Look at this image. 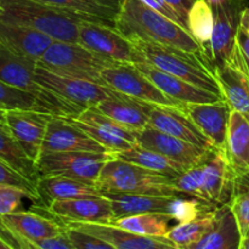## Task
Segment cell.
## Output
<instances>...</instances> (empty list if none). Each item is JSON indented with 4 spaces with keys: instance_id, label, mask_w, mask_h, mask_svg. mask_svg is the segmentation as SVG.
I'll list each match as a JSON object with an SVG mask.
<instances>
[{
    "instance_id": "1",
    "label": "cell",
    "mask_w": 249,
    "mask_h": 249,
    "mask_svg": "<svg viewBox=\"0 0 249 249\" xmlns=\"http://www.w3.org/2000/svg\"><path fill=\"white\" fill-rule=\"evenodd\" d=\"M114 28L129 40L152 41L206 55L201 44L187 29L151 9L141 0H122Z\"/></svg>"
},
{
    "instance_id": "2",
    "label": "cell",
    "mask_w": 249,
    "mask_h": 249,
    "mask_svg": "<svg viewBox=\"0 0 249 249\" xmlns=\"http://www.w3.org/2000/svg\"><path fill=\"white\" fill-rule=\"evenodd\" d=\"M130 41L146 62H150L160 70L177 75L196 87L223 96L220 85L214 73V65L208 56L152 41Z\"/></svg>"
},
{
    "instance_id": "3",
    "label": "cell",
    "mask_w": 249,
    "mask_h": 249,
    "mask_svg": "<svg viewBox=\"0 0 249 249\" xmlns=\"http://www.w3.org/2000/svg\"><path fill=\"white\" fill-rule=\"evenodd\" d=\"M0 17L41 32L53 40L78 43L79 23L84 19L38 0H4Z\"/></svg>"
},
{
    "instance_id": "4",
    "label": "cell",
    "mask_w": 249,
    "mask_h": 249,
    "mask_svg": "<svg viewBox=\"0 0 249 249\" xmlns=\"http://www.w3.org/2000/svg\"><path fill=\"white\" fill-rule=\"evenodd\" d=\"M36 67L38 61L19 55L0 43V80L33 92L48 105L53 116L77 117L84 108L41 87L36 82Z\"/></svg>"
},
{
    "instance_id": "5",
    "label": "cell",
    "mask_w": 249,
    "mask_h": 249,
    "mask_svg": "<svg viewBox=\"0 0 249 249\" xmlns=\"http://www.w3.org/2000/svg\"><path fill=\"white\" fill-rule=\"evenodd\" d=\"M172 179L114 157L102 168L96 186L100 191L179 196Z\"/></svg>"
},
{
    "instance_id": "6",
    "label": "cell",
    "mask_w": 249,
    "mask_h": 249,
    "mask_svg": "<svg viewBox=\"0 0 249 249\" xmlns=\"http://www.w3.org/2000/svg\"><path fill=\"white\" fill-rule=\"evenodd\" d=\"M114 62L79 43L53 40L38 60V66L58 74L83 78L104 85L101 71Z\"/></svg>"
},
{
    "instance_id": "7",
    "label": "cell",
    "mask_w": 249,
    "mask_h": 249,
    "mask_svg": "<svg viewBox=\"0 0 249 249\" xmlns=\"http://www.w3.org/2000/svg\"><path fill=\"white\" fill-rule=\"evenodd\" d=\"M113 152H53L40 155L36 169L40 175H65L96 185Z\"/></svg>"
},
{
    "instance_id": "8",
    "label": "cell",
    "mask_w": 249,
    "mask_h": 249,
    "mask_svg": "<svg viewBox=\"0 0 249 249\" xmlns=\"http://www.w3.org/2000/svg\"><path fill=\"white\" fill-rule=\"evenodd\" d=\"M78 43L116 62L131 65L143 62V58L135 50L134 44L108 24L80 21Z\"/></svg>"
},
{
    "instance_id": "9",
    "label": "cell",
    "mask_w": 249,
    "mask_h": 249,
    "mask_svg": "<svg viewBox=\"0 0 249 249\" xmlns=\"http://www.w3.org/2000/svg\"><path fill=\"white\" fill-rule=\"evenodd\" d=\"M36 78L41 87L83 108L96 106L102 100L119 94L106 85L83 78L58 74L40 66L36 67Z\"/></svg>"
},
{
    "instance_id": "10",
    "label": "cell",
    "mask_w": 249,
    "mask_h": 249,
    "mask_svg": "<svg viewBox=\"0 0 249 249\" xmlns=\"http://www.w3.org/2000/svg\"><path fill=\"white\" fill-rule=\"evenodd\" d=\"M101 79L106 87L134 99L155 105L179 106L131 63L114 62L107 66L101 71Z\"/></svg>"
},
{
    "instance_id": "11",
    "label": "cell",
    "mask_w": 249,
    "mask_h": 249,
    "mask_svg": "<svg viewBox=\"0 0 249 249\" xmlns=\"http://www.w3.org/2000/svg\"><path fill=\"white\" fill-rule=\"evenodd\" d=\"M67 118L113 153L138 145V131L117 123L95 106L87 107L74 118Z\"/></svg>"
},
{
    "instance_id": "12",
    "label": "cell",
    "mask_w": 249,
    "mask_h": 249,
    "mask_svg": "<svg viewBox=\"0 0 249 249\" xmlns=\"http://www.w3.org/2000/svg\"><path fill=\"white\" fill-rule=\"evenodd\" d=\"M202 201L221 206L235 195L236 177L229 164L225 150L212 148L201 162Z\"/></svg>"
},
{
    "instance_id": "13",
    "label": "cell",
    "mask_w": 249,
    "mask_h": 249,
    "mask_svg": "<svg viewBox=\"0 0 249 249\" xmlns=\"http://www.w3.org/2000/svg\"><path fill=\"white\" fill-rule=\"evenodd\" d=\"M214 73L231 109L249 116V71L237 43L223 63L214 66Z\"/></svg>"
},
{
    "instance_id": "14",
    "label": "cell",
    "mask_w": 249,
    "mask_h": 249,
    "mask_svg": "<svg viewBox=\"0 0 249 249\" xmlns=\"http://www.w3.org/2000/svg\"><path fill=\"white\" fill-rule=\"evenodd\" d=\"M53 152H111L78 128L67 117L51 116L40 155ZM40 157V156H39Z\"/></svg>"
},
{
    "instance_id": "15",
    "label": "cell",
    "mask_w": 249,
    "mask_h": 249,
    "mask_svg": "<svg viewBox=\"0 0 249 249\" xmlns=\"http://www.w3.org/2000/svg\"><path fill=\"white\" fill-rule=\"evenodd\" d=\"M138 145L165 156L182 168L192 167L204 160L212 148H203L182 139L147 125L138 131Z\"/></svg>"
},
{
    "instance_id": "16",
    "label": "cell",
    "mask_w": 249,
    "mask_h": 249,
    "mask_svg": "<svg viewBox=\"0 0 249 249\" xmlns=\"http://www.w3.org/2000/svg\"><path fill=\"white\" fill-rule=\"evenodd\" d=\"M67 228L90 233L108 243L112 249H177L165 237H152L134 233L112 223H63Z\"/></svg>"
},
{
    "instance_id": "17",
    "label": "cell",
    "mask_w": 249,
    "mask_h": 249,
    "mask_svg": "<svg viewBox=\"0 0 249 249\" xmlns=\"http://www.w3.org/2000/svg\"><path fill=\"white\" fill-rule=\"evenodd\" d=\"M136 68L148 78L163 94L167 95L177 104H207L224 100L223 96L209 90L196 87L174 74L164 72L150 62L134 63Z\"/></svg>"
},
{
    "instance_id": "18",
    "label": "cell",
    "mask_w": 249,
    "mask_h": 249,
    "mask_svg": "<svg viewBox=\"0 0 249 249\" xmlns=\"http://www.w3.org/2000/svg\"><path fill=\"white\" fill-rule=\"evenodd\" d=\"M246 6V0H228L213 7L215 22L211 41V58L214 66L223 63L230 56L236 44L241 15Z\"/></svg>"
},
{
    "instance_id": "19",
    "label": "cell",
    "mask_w": 249,
    "mask_h": 249,
    "mask_svg": "<svg viewBox=\"0 0 249 249\" xmlns=\"http://www.w3.org/2000/svg\"><path fill=\"white\" fill-rule=\"evenodd\" d=\"M180 108L207 136L216 150H225L231 107L225 100L207 104H180Z\"/></svg>"
},
{
    "instance_id": "20",
    "label": "cell",
    "mask_w": 249,
    "mask_h": 249,
    "mask_svg": "<svg viewBox=\"0 0 249 249\" xmlns=\"http://www.w3.org/2000/svg\"><path fill=\"white\" fill-rule=\"evenodd\" d=\"M5 116L18 145L36 163L48 123L53 114L32 109H9L5 111Z\"/></svg>"
},
{
    "instance_id": "21",
    "label": "cell",
    "mask_w": 249,
    "mask_h": 249,
    "mask_svg": "<svg viewBox=\"0 0 249 249\" xmlns=\"http://www.w3.org/2000/svg\"><path fill=\"white\" fill-rule=\"evenodd\" d=\"M43 208L55 218L60 219L61 223H112L114 219L111 201L104 195L60 199Z\"/></svg>"
},
{
    "instance_id": "22",
    "label": "cell",
    "mask_w": 249,
    "mask_h": 249,
    "mask_svg": "<svg viewBox=\"0 0 249 249\" xmlns=\"http://www.w3.org/2000/svg\"><path fill=\"white\" fill-rule=\"evenodd\" d=\"M148 125L203 148H214L207 136L195 125L179 106L151 104Z\"/></svg>"
},
{
    "instance_id": "23",
    "label": "cell",
    "mask_w": 249,
    "mask_h": 249,
    "mask_svg": "<svg viewBox=\"0 0 249 249\" xmlns=\"http://www.w3.org/2000/svg\"><path fill=\"white\" fill-rule=\"evenodd\" d=\"M6 228L21 242L23 249H32V243L65 232L66 225L33 212L17 211L0 216Z\"/></svg>"
},
{
    "instance_id": "24",
    "label": "cell",
    "mask_w": 249,
    "mask_h": 249,
    "mask_svg": "<svg viewBox=\"0 0 249 249\" xmlns=\"http://www.w3.org/2000/svg\"><path fill=\"white\" fill-rule=\"evenodd\" d=\"M53 41L36 29L0 17V43L19 55L38 61Z\"/></svg>"
},
{
    "instance_id": "25",
    "label": "cell",
    "mask_w": 249,
    "mask_h": 249,
    "mask_svg": "<svg viewBox=\"0 0 249 249\" xmlns=\"http://www.w3.org/2000/svg\"><path fill=\"white\" fill-rule=\"evenodd\" d=\"M225 153L236 181L249 178V116L231 111Z\"/></svg>"
},
{
    "instance_id": "26",
    "label": "cell",
    "mask_w": 249,
    "mask_h": 249,
    "mask_svg": "<svg viewBox=\"0 0 249 249\" xmlns=\"http://www.w3.org/2000/svg\"><path fill=\"white\" fill-rule=\"evenodd\" d=\"M36 192L43 207H48L50 203L60 199L102 195L95 184L65 175H40L36 181Z\"/></svg>"
},
{
    "instance_id": "27",
    "label": "cell",
    "mask_w": 249,
    "mask_h": 249,
    "mask_svg": "<svg viewBox=\"0 0 249 249\" xmlns=\"http://www.w3.org/2000/svg\"><path fill=\"white\" fill-rule=\"evenodd\" d=\"M95 107L117 123L135 131L146 128L150 121V102L134 99L122 92L102 100Z\"/></svg>"
},
{
    "instance_id": "28",
    "label": "cell",
    "mask_w": 249,
    "mask_h": 249,
    "mask_svg": "<svg viewBox=\"0 0 249 249\" xmlns=\"http://www.w3.org/2000/svg\"><path fill=\"white\" fill-rule=\"evenodd\" d=\"M101 194L111 201L112 207H113V220L122 218V216L141 213L168 214V209H169L172 199L174 197L111 191H101Z\"/></svg>"
},
{
    "instance_id": "29",
    "label": "cell",
    "mask_w": 249,
    "mask_h": 249,
    "mask_svg": "<svg viewBox=\"0 0 249 249\" xmlns=\"http://www.w3.org/2000/svg\"><path fill=\"white\" fill-rule=\"evenodd\" d=\"M241 240L242 236L237 220L231 211L230 203H225L216 209L213 229L190 249H240Z\"/></svg>"
},
{
    "instance_id": "30",
    "label": "cell",
    "mask_w": 249,
    "mask_h": 249,
    "mask_svg": "<svg viewBox=\"0 0 249 249\" xmlns=\"http://www.w3.org/2000/svg\"><path fill=\"white\" fill-rule=\"evenodd\" d=\"M56 9L74 15L84 21L114 27L122 0H38Z\"/></svg>"
},
{
    "instance_id": "31",
    "label": "cell",
    "mask_w": 249,
    "mask_h": 249,
    "mask_svg": "<svg viewBox=\"0 0 249 249\" xmlns=\"http://www.w3.org/2000/svg\"><path fill=\"white\" fill-rule=\"evenodd\" d=\"M0 158L34 184H36L40 178L36 163L26 155L12 135L5 116V109L2 108H0Z\"/></svg>"
},
{
    "instance_id": "32",
    "label": "cell",
    "mask_w": 249,
    "mask_h": 249,
    "mask_svg": "<svg viewBox=\"0 0 249 249\" xmlns=\"http://www.w3.org/2000/svg\"><path fill=\"white\" fill-rule=\"evenodd\" d=\"M114 156L119 160L134 163L139 167H142L145 169L151 170V172L158 173V174L165 175V177L169 178H177L184 170H186L181 165L170 160L165 156L142 147L140 145L134 146L129 150L119 151V152L114 153Z\"/></svg>"
},
{
    "instance_id": "33",
    "label": "cell",
    "mask_w": 249,
    "mask_h": 249,
    "mask_svg": "<svg viewBox=\"0 0 249 249\" xmlns=\"http://www.w3.org/2000/svg\"><path fill=\"white\" fill-rule=\"evenodd\" d=\"M218 207L202 214L197 219L186 223H179L178 225L173 226L167 232L165 238H168L177 249H190L194 243L198 242L213 229Z\"/></svg>"
},
{
    "instance_id": "34",
    "label": "cell",
    "mask_w": 249,
    "mask_h": 249,
    "mask_svg": "<svg viewBox=\"0 0 249 249\" xmlns=\"http://www.w3.org/2000/svg\"><path fill=\"white\" fill-rule=\"evenodd\" d=\"M215 15L206 0H196L187 14V27L191 36L201 44L206 55L211 58V41ZM212 61V58H211Z\"/></svg>"
},
{
    "instance_id": "35",
    "label": "cell",
    "mask_w": 249,
    "mask_h": 249,
    "mask_svg": "<svg viewBox=\"0 0 249 249\" xmlns=\"http://www.w3.org/2000/svg\"><path fill=\"white\" fill-rule=\"evenodd\" d=\"M170 220L173 219L164 213H141L122 216L112 221V224L138 235L165 237L169 231Z\"/></svg>"
},
{
    "instance_id": "36",
    "label": "cell",
    "mask_w": 249,
    "mask_h": 249,
    "mask_svg": "<svg viewBox=\"0 0 249 249\" xmlns=\"http://www.w3.org/2000/svg\"><path fill=\"white\" fill-rule=\"evenodd\" d=\"M0 108L9 109H32V111L44 112L53 114L48 105L27 90L10 85L0 80Z\"/></svg>"
},
{
    "instance_id": "37",
    "label": "cell",
    "mask_w": 249,
    "mask_h": 249,
    "mask_svg": "<svg viewBox=\"0 0 249 249\" xmlns=\"http://www.w3.org/2000/svg\"><path fill=\"white\" fill-rule=\"evenodd\" d=\"M0 184H7L19 187L28 194L29 199H32L33 202H39L36 184H34L28 178L14 169L11 165L7 164L1 158H0Z\"/></svg>"
},
{
    "instance_id": "38",
    "label": "cell",
    "mask_w": 249,
    "mask_h": 249,
    "mask_svg": "<svg viewBox=\"0 0 249 249\" xmlns=\"http://www.w3.org/2000/svg\"><path fill=\"white\" fill-rule=\"evenodd\" d=\"M229 203L237 220L241 236L246 237L249 235V186L238 190Z\"/></svg>"
},
{
    "instance_id": "39",
    "label": "cell",
    "mask_w": 249,
    "mask_h": 249,
    "mask_svg": "<svg viewBox=\"0 0 249 249\" xmlns=\"http://www.w3.org/2000/svg\"><path fill=\"white\" fill-rule=\"evenodd\" d=\"M24 197L29 198L24 190L12 185L0 184V216L18 211Z\"/></svg>"
},
{
    "instance_id": "40",
    "label": "cell",
    "mask_w": 249,
    "mask_h": 249,
    "mask_svg": "<svg viewBox=\"0 0 249 249\" xmlns=\"http://www.w3.org/2000/svg\"><path fill=\"white\" fill-rule=\"evenodd\" d=\"M66 233L72 243L73 249H112L108 243L84 231L66 226Z\"/></svg>"
},
{
    "instance_id": "41",
    "label": "cell",
    "mask_w": 249,
    "mask_h": 249,
    "mask_svg": "<svg viewBox=\"0 0 249 249\" xmlns=\"http://www.w3.org/2000/svg\"><path fill=\"white\" fill-rule=\"evenodd\" d=\"M141 1H142L143 4L147 5V6H150L151 9L155 10V11L160 12V14L163 15V16L173 19V21L179 23L180 26L184 27L185 29L189 31V27H187L186 22L182 19V17L180 16L179 12H178L177 10H175L174 7L167 1V0H141Z\"/></svg>"
},
{
    "instance_id": "42",
    "label": "cell",
    "mask_w": 249,
    "mask_h": 249,
    "mask_svg": "<svg viewBox=\"0 0 249 249\" xmlns=\"http://www.w3.org/2000/svg\"><path fill=\"white\" fill-rule=\"evenodd\" d=\"M32 249H73L67 233L61 232L32 243Z\"/></svg>"
},
{
    "instance_id": "43",
    "label": "cell",
    "mask_w": 249,
    "mask_h": 249,
    "mask_svg": "<svg viewBox=\"0 0 249 249\" xmlns=\"http://www.w3.org/2000/svg\"><path fill=\"white\" fill-rule=\"evenodd\" d=\"M236 43H237L238 48H240L241 53L243 56V60H245L249 71V36L241 27L238 28L237 34H236Z\"/></svg>"
},
{
    "instance_id": "44",
    "label": "cell",
    "mask_w": 249,
    "mask_h": 249,
    "mask_svg": "<svg viewBox=\"0 0 249 249\" xmlns=\"http://www.w3.org/2000/svg\"><path fill=\"white\" fill-rule=\"evenodd\" d=\"M167 1L179 12L182 19L187 23V14H189L190 7L192 6V4L196 0H167Z\"/></svg>"
},
{
    "instance_id": "45",
    "label": "cell",
    "mask_w": 249,
    "mask_h": 249,
    "mask_svg": "<svg viewBox=\"0 0 249 249\" xmlns=\"http://www.w3.org/2000/svg\"><path fill=\"white\" fill-rule=\"evenodd\" d=\"M240 27L249 36V7L246 6L243 9L242 15H241V22Z\"/></svg>"
},
{
    "instance_id": "46",
    "label": "cell",
    "mask_w": 249,
    "mask_h": 249,
    "mask_svg": "<svg viewBox=\"0 0 249 249\" xmlns=\"http://www.w3.org/2000/svg\"><path fill=\"white\" fill-rule=\"evenodd\" d=\"M240 249H249V235L246 236V237H242V240H241Z\"/></svg>"
},
{
    "instance_id": "47",
    "label": "cell",
    "mask_w": 249,
    "mask_h": 249,
    "mask_svg": "<svg viewBox=\"0 0 249 249\" xmlns=\"http://www.w3.org/2000/svg\"><path fill=\"white\" fill-rule=\"evenodd\" d=\"M206 1L208 2L212 7H215V6H219V5L224 4V2H226L228 0H206Z\"/></svg>"
},
{
    "instance_id": "48",
    "label": "cell",
    "mask_w": 249,
    "mask_h": 249,
    "mask_svg": "<svg viewBox=\"0 0 249 249\" xmlns=\"http://www.w3.org/2000/svg\"><path fill=\"white\" fill-rule=\"evenodd\" d=\"M0 249H12L11 246H10L1 236H0Z\"/></svg>"
},
{
    "instance_id": "49",
    "label": "cell",
    "mask_w": 249,
    "mask_h": 249,
    "mask_svg": "<svg viewBox=\"0 0 249 249\" xmlns=\"http://www.w3.org/2000/svg\"><path fill=\"white\" fill-rule=\"evenodd\" d=\"M2 4H4V0H0V12L2 11Z\"/></svg>"
}]
</instances>
